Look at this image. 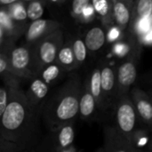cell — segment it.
Masks as SVG:
<instances>
[{
  "label": "cell",
  "instance_id": "cell-11",
  "mask_svg": "<svg viewBox=\"0 0 152 152\" xmlns=\"http://www.w3.org/2000/svg\"><path fill=\"white\" fill-rule=\"evenodd\" d=\"M30 82L26 92L25 96L28 102L36 109L40 110L41 105L48 95L50 86L44 82L37 75L29 78Z\"/></svg>",
  "mask_w": 152,
  "mask_h": 152
},
{
  "label": "cell",
  "instance_id": "cell-33",
  "mask_svg": "<svg viewBox=\"0 0 152 152\" xmlns=\"http://www.w3.org/2000/svg\"><path fill=\"white\" fill-rule=\"evenodd\" d=\"M22 1H24V2H26V3H28V2H29V1H31V0H22Z\"/></svg>",
  "mask_w": 152,
  "mask_h": 152
},
{
  "label": "cell",
  "instance_id": "cell-17",
  "mask_svg": "<svg viewBox=\"0 0 152 152\" xmlns=\"http://www.w3.org/2000/svg\"><path fill=\"white\" fill-rule=\"evenodd\" d=\"M58 64H60L67 72H72L78 69V66L76 61V58L74 55L73 48L69 40H64L63 44L58 50L55 57V61Z\"/></svg>",
  "mask_w": 152,
  "mask_h": 152
},
{
  "label": "cell",
  "instance_id": "cell-13",
  "mask_svg": "<svg viewBox=\"0 0 152 152\" xmlns=\"http://www.w3.org/2000/svg\"><path fill=\"white\" fill-rule=\"evenodd\" d=\"M97 111L98 107L96 101L91 94L86 81H85L81 86L77 116H79V118L83 120L90 121L92 119H94Z\"/></svg>",
  "mask_w": 152,
  "mask_h": 152
},
{
  "label": "cell",
  "instance_id": "cell-16",
  "mask_svg": "<svg viewBox=\"0 0 152 152\" xmlns=\"http://www.w3.org/2000/svg\"><path fill=\"white\" fill-rule=\"evenodd\" d=\"M0 28L3 30L5 38L10 41H16L25 33V31L12 20L5 5L0 6Z\"/></svg>",
  "mask_w": 152,
  "mask_h": 152
},
{
  "label": "cell",
  "instance_id": "cell-25",
  "mask_svg": "<svg viewBox=\"0 0 152 152\" xmlns=\"http://www.w3.org/2000/svg\"><path fill=\"white\" fill-rule=\"evenodd\" d=\"M70 3V15L80 22L81 15L84 8L91 2V0H67Z\"/></svg>",
  "mask_w": 152,
  "mask_h": 152
},
{
  "label": "cell",
  "instance_id": "cell-12",
  "mask_svg": "<svg viewBox=\"0 0 152 152\" xmlns=\"http://www.w3.org/2000/svg\"><path fill=\"white\" fill-rule=\"evenodd\" d=\"M112 14L114 23L122 30L126 31L128 28L132 20L134 0H111Z\"/></svg>",
  "mask_w": 152,
  "mask_h": 152
},
{
  "label": "cell",
  "instance_id": "cell-31",
  "mask_svg": "<svg viewBox=\"0 0 152 152\" xmlns=\"http://www.w3.org/2000/svg\"><path fill=\"white\" fill-rule=\"evenodd\" d=\"M6 41H8V40L5 38L4 34V32H3L2 28H0V49L3 47V45H4L6 43Z\"/></svg>",
  "mask_w": 152,
  "mask_h": 152
},
{
  "label": "cell",
  "instance_id": "cell-22",
  "mask_svg": "<svg viewBox=\"0 0 152 152\" xmlns=\"http://www.w3.org/2000/svg\"><path fill=\"white\" fill-rule=\"evenodd\" d=\"M152 0H135L134 3V9L132 20L140 18H148L152 14Z\"/></svg>",
  "mask_w": 152,
  "mask_h": 152
},
{
  "label": "cell",
  "instance_id": "cell-32",
  "mask_svg": "<svg viewBox=\"0 0 152 152\" xmlns=\"http://www.w3.org/2000/svg\"><path fill=\"white\" fill-rule=\"evenodd\" d=\"M15 1H18V0H0V6H4V5H8Z\"/></svg>",
  "mask_w": 152,
  "mask_h": 152
},
{
  "label": "cell",
  "instance_id": "cell-19",
  "mask_svg": "<svg viewBox=\"0 0 152 152\" xmlns=\"http://www.w3.org/2000/svg\"><path fill=\"white\" fill-rule=\"evenodd\" d=\"M96 18L100 19L102 25L107 28L115 24L112 14L111 0H91Z\"/></svg>",
  "mask_w": 152,
  "mask_h": 152
},
{
  "label": "cell",
  "instance_id": "cell-26",
  "mask_svg": "<svg viewBox=\"0 0 152 152\" xmlns=\"http://www.w3.org/2000/svg\"><path fill=\"white\" fill-rule=\"evenodd\" d=\"M124 31H122L116 24H113L106 28V39L110 42H117L124 37Z\"/></svg>",
  "mask_w": 152,
  "mask_h": 152
},
{
  "label": "cell",
  "instance_id": "cell-29",
  "mask_svg": "<svg viewBox=\"0 0 152 152\" xmlns=\"http://www.w3.org/2000/svg\"><path fill=\"white\" fill-rule=\"evenodd\" d=\"M45 7L50 9H61L67 4V0H44Z\"/></svg>",
  "mask_w": 152,
  "mask_h": 152
},
{
  "label": "cell",
  "instance_id": "cell-1",
  "mask_svg": "<svg viewBox=\"0 0 152 152\" xmlns=\"http://www.w3.org/2000/svg\"><path fill=\"white\" fill-rule=\"evenodd\" d=\"M8 101L0 120V137L14 142L22 151H33L40 141V110L27 100L20 80L11 73L1 75Z\"/></svg>",
  "mask_w": 152,
  "mask_h": 152
},
{
  "label": "cell",
  "instance_id": "cell-2",
  "mask_svg": "<svg viewBox=\"0 0 152 152\" xmlns=\"http://www.w3.org/2000/svg\"><path fill=\"white\" fill-rule=\"evenodd\" d=\"M81 78L77 73L70 74L51 95H47L40 108V116L51 131L68 122L75 121L78 113Z\"/></svg>",
  "mask_w": 152,
  "mask_h": 152
},
{
  "label": "cell",
  "instance_id": "cell-21",
  "mask_svg": "<svg viewBox=\"0 0 152 152\" xmlns=\"http://www.w3.org/2000/svg\"><path fill=\"white\" fill-rule=\"evenodd\" d=\"M69 41L73 48L77 64L79 68L85 63V61L87 59V54H88L87 48L83 40V37H74L70 38Z\"/></svg>",
  "mask_w": 152,
  "mask_h": 152
},
{
  "label": "cell",
  "instance_id": "cell-4",
  "mask_svg": "<svg viewBox=\"0 0 152 152\" xmlns=\"http://www.w3.org/2000/svg\"><path fill=\"white\" fill-rule=\"evenodd\" d=\"M16 41H6L0 51L5 55L9 73L19 78L29 79L35 76L30 68V48L26 44L16 45Z\"/></svg>",
  "mask_w": 152,
  "mask_h": 152
},
{
  "label": "cell",
  "instance_id": "cell-5",
  "mask_svg": "<svg viewBox=\"0 0 152 152\" xmlns=\"http://www.w3.org/2000/svg\"><path fill=\"white\" fill-rule=\"evenodd\" d=\"M113 110L115 117L114 126L124 135L131 139L134 132L139 127L140 119L130 98L129 93L116 97Z\"/></svg>",
  "mask_w": 152,
  "mask_h": 152
},
{
  "label": "cell",
  "instance_id": "cell-10",
  "mask_svg": "<svg viewBox=\"0 0 152 152\" xmlns=\"http://www.w3.org/2000/svg\"><path fill=\"white\" fill-rule=\"evenodd\" d=\"M101 70V86L102 94L104 96L107 110L113 107L116 92H117V83H116V68L110 65L108 61H104L100 66Z\"/></svg>",
  "mask_w": 152,
  "mask_h": 152
},
{
  "label": "cell",
  "instance_id": "cell-27",
  "mask_svg": "<svg viewBox=\"0 0 152 152\" xmlns=\"http://www.w3.org/2000/svg\"><path fill=\"white\" fill-rule=\"evenodd\" d=\"M22 151L21 149L10 141H7L2 137H0V152H16Z\"/></svg>",
  "mask_w": 152,
  "mask_h": 152
},
{
  "label": "cell",
  "instance_id": "cell-3",
  "mask_svg": "<svg viewBox=\"0 0 152 152\" xmlns=\"http://www.w3.org/2000/svg\"><path fill=\"white\" fill-rule=\"evenodd\" d=\"M65 40L61 28L37 40L30 48V68L34 75L45 65L55 61L56 53Z\"/></svg>",
  "mask_w": 152,
  "mask_h": 152
},
{
  "label": "cell",
  "instance_id": "cell-18",
  "mask_svg": "<svg viewBox=\"0 0 152 152\" xmlns=\"http://www.w3.org/2000/svg\"><path fill=\"white\" fill-rule=\"evenodd\" d=\"M67 74H69V72H67L56 61H53L44 66L37 73V75L50 86L63 78L65 76H67Z\"/></svg>",
  "mask_w": 152,
  "mask_h": 152
},
{
  "label": "cell",
  "instance_id": "cell-9",
  "mask_svg": "<svg viewBox=\"0 0 152 152\" xmlns=\"http://www.w3.org/2000/svg\"><path fill=\"white\" fill-rule=\"evenodd\" d=\"M74 123L75 121L68 122L60 126L55 130L51 131L53 134V151L57 152L77 151V149L73 145L75 139Z\"/></svg>",
  "mask_w": 152,
  "mask_h": 152
},
{
  "label": "cell",
  "instance_id": "cell-14",
  "mask_svg": "<svg viewBox=\"0 0 152 152\" xmlns=\"http://www.w3.org/2000/svg\"><path fill=\"white\" fill-rule=\"evenodd\" d=\"M83 40L88 53H95L105 45L107 41L106 28L102 25H94L86 30Z\"/></svg>",
  "mask_w": 152,
  "mask_h": 152
},
{
  "label": "cell",
  "instance_id": "cell-23",
  "mask_svg": "<svg viewBox=\"0 0 152 152\" xmlns=\"http://www.w3.org/2000/svg\"><path fill=\"white\" fill-rule=\"evenodd\" d=\"M45 4L44 0H31L26 4L27 16L29 21L40 19L45 12Z\"/></svg>",
  "mask_w": 152,
  "mask_h": 152
},
{
  "label": "cell",
  "instance_id": "cell-6",
  "mask_svg": "<svg viewBox=\"0 0 152 152\" xmlns=\"http://www.w3.org/2000/svg\"><path fill=\"white\" fill-rule=\"evenodd\" d=\"M102 151L105 152H137L131 139L124 135L115 126L104 127V145Z\"/></svg>",
  "mask_w": 152,
  "mask_h": 152
},
{
  "label": "cell",
  "instance_id": "cell-20",
  "mask_svg": "<svg viewBox=\"0 0 152 152\" xmlns=\"http://www.w3.org/2000/svg\"><path fill=\"white\" fill-rule=\"evenodd\" d=\"M26 4L27 3L22 0H18L8 5H5L6 10L12 20L24 31L26 30L27 26L29 23L27 16Z\"/></svg>",
  "mask_w": 152,
  "mask_h": 152
},
{
  "label": "cell",
  "instance_id": "cell-24",
  "mask_svg": "<svg viewBox=\"0 0 152 152\" xmlns=\"http://www.w3.org/2000/svg\"><path fill=\"white\" fill-rule=\"evenodd\" d=\"M150 132V129L140 128L138 127L134 134H132V142L138 151H140L142 149H145V147H150V136L148 133Z\"/></svg>",
  "mask_w": 152,
  "mask_h": 152
},
{
  "label": "cell",
  "instance_id": "cell-30",
  "mask_svg": "<svg viewBox=\"0 0 152 152\" xmlns=\"http://www.w3.org/2000/svg\"><path fill=\"white\" fill-rule=\"evenodd\" d=\"M5 73H9V66L5 55L0 51V76Z\"/></svg>",
  "mask_w": 152,
  "mask_h": 152
},
{
  "label": "cell",
  "instance_id": "cell-7",
  "mask_svg": "<svg viewBox=\"0 0 152 152\" xmlns=\"http://www.w3.org/2000/svg\"><path fill=\"white\" fill-rule=\"evenodd\" d=\"M130 98L135 108L140 123L148 129L152 126V104L151 97L139 87H132L129 91Z\"/></svg>",
  "mask_w": 152,
  "mask_h": 152
},
{
  "label": "cell",
  "instance_id": "cell-28",
  "mask_svg": "<svg viewBox=\"0 0 152 152\" xmlns=\"http://www.w3.org/2000/svg\"><path fill=\"white\" fill-rule=\"evenodd\" d=\"M7 101H8V91L7 87L0 86V120L4 112V110L7 105Z\"/></svg>",
  "mask_w": 152,
  "mask_h": 152
},
{
  "label": "cell",
  "instance_id": "cell-34",
  "mask_svg": "<svg viewBox=\"0 0 152 152\" xmlns=\"http://www.w3.org/2000/svg\"><path fill=\"white\" fill-rule=\"evenodd\" d=\"M134 1H135V0H134Z\"/></svg>",
  "mask_w": 152,
  "mask_h": 152
},
{
  "label": "cell",
  "instance_id": "cell-15",
  "mask_svg": "<svg viewBox=\"0 0 152 152\" xmlns=\"http://www.w3.org/2000/svg\"><path fill=\"white\" fill-rule=\"evenodd\" d=\"M86 81L87 83V86H88V88H89L91 94H93V96L94 97V99L96 101L98 110H100V111L106 110L107 107H106V103H105V100H104V96H103L102 86H101L100 66L94 68L91 71V73L87 77Z\"/></svg>",
  "mask_w": 152,
  "mask_h": 152
},
{
  "label": "cell",
  "instance_id": "cell-8",
  "mask_svg": "<svg viewBox=\"0 0 152 152\" xmlns=\"http://www.w3.org/2000/svg\"><path fill=\"white\" fill-rule=\"evenodd\" d=\"M60 28H61V22L55 20L40 18L29 21L24 33L25 44L27 45H31L37 40Z\"/></svg>",
  "mask_w": 152,
  "mask_h": 152
}]
</instances>
